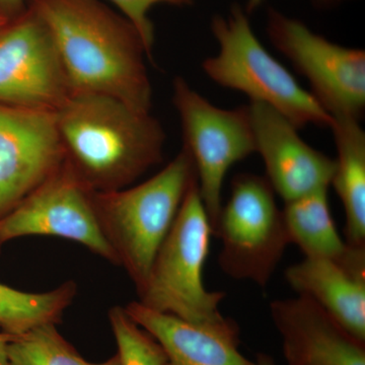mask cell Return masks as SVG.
<instances>
[{
  "label": "cell",
  "instance_id": "cell-1",
  "mask_svg": "<svg viewBox=\"0 0 365 365\" xmlns=\"http://www.w3.org/2000/svg\"><path fill=\"white\" fill-rule=\"evenodd\" d=\"M51 33L74 91L111 96L141 112L153 108L138 31L98 0H28Z\"/></svg>",
  "mask_w": 365,
  "mask_h": 365
},
{
  "label": "cell",
  "instance_id": "cell-2",
  "mask_svg": "<svg viewBox=\"0 0 365 365\" xmlns=\"http://www.w3.org/2000/svg\"><path fill=\"white\" fill-rule=\"evenodd\" d=\"M56 123L64 162L91 191L127 188L163 160L160 121L111 96L74 91Z\"/></svg>",
  "mask_w": 365,
  "mask_h": 365
},
{
  "label": "cell",
  "instance_id": "cell-3",
  "mask_svg": "<svg viewBox=\"0 0 365 365\" xmlns=\"http://www.w3.org/2000/svg\"><path fill=\"white\" fill-rule=\"evenodd\" d=\"M195 180L193 160L182 148L160 173L137 186L93 191L98 225L119 266L133 281L137 294L143 289L158 250Z\"/></svg>",
  "mask_w": 365,
  "mask_h": 365
},
{
  "label": "cell",
  "instance_id": "cell-4",
  "mask_svg": "<svg viewBox=\"0 0 365 365\" xmlns=\"http://www.w3.org/2000/svg\"><path fill=\"white\" fill-rule=\"evenodd\" d=\"M211 32L220 45L218 54L202 63L211 81L269 106L297 129L331 126L333 117L261 44L241 6L234 4L225 16H213Z\"/></svg>",
  "mask_w": 365,
  "mask_h": 365
},
{
  "label": "cell",
  "instance_id": "cell-5",
  "mask_svg": "<svg viewBox=\"0 0 365 365\" xmlns=\"http://www.w3.org/2000/svg\"><path fill=\"white\" fill-rule=\"evenodd\" d=\"M211 235L212 227L195 180L158 250L137 302L196 325L225 323L228 319L220 312L225 292H209L203 282Z\"/></svg>",
  "mask_w": 365,
  "mask_h": 365
},
{
  "label": "cell",
  "instance_id": "cell-6",
  "mask_svg": "<svg viewBox=\"0 0 365 365\" xmlns=\"http://www.w3.org/2000/svg\"><path fill=\"white\" fill-rule=\"evenodd\" d=\"M222 241L223 272L265 288L290 244L282 210L266 178L239 174L213 232Z\"/></svg>",
  "mask_w": 365,
  "mask_h": 365
},
{
  "label": "cell",
  "instance_id": "cell-7",
  "mask_svg": "<svg viewBox=\"0 0 365 365\" xmlns=\"http://www.w3.org/2000/svg\"><path fill=\"white\" fill-rule=\"evenodd\" d=\"M173 103L181 121L182 148L193 160L199 192L215 232L228 170L256 153L248 106L234 110L216 107L180 76L173 83Z\"/></svg>",
  "mask_w": 365,
  "mask_h": 365
},
{
  "label": "cell",
  "instance_id": "cell-8",
  "mask_svg": "<svg viewBox=\"0 0 365 365\" xmlns=\"http://www.w3.org/2000/svg\"><path fill=\"white\" fill-rule=\"evenodd\" d=\"M267 35L274 47L307 78L309 93L332 117L359 120L365 109V52L343 47L302 21L269 9Z\"/></svg>",
  "mask_w": 365,
  "mask_h": 365
},
{
  "label": "cell",
  "instance_id": "cell-9",
  "mask_svg": "<svg viewBox=\"0 0 365 365\" xmlns=\"http://www.w3.org/2000/svg\"><path fill=\"white\" fill-rule=\"evenodd\" d=\"M72 93L49 29L28 6L0 28V104L57 112Z\"/></svg>",
  "mask_w": 365,
  "mask_h": 365
},
{
  "label": "cell",
  "instance_id": "cell-10",
  "mask_svg": "<svg viewBox=\"0 0 365 365\" xmlns=\"http://www.w3.org/2000/svg\"><path fill=\"white\" fill-rule=\"evenodd\" d=\"M32 235L78 242L91 253L119 266L117 255L98 225L93 191L66 162L47 181L0 218V252L7 242Z\"/></svg>",
  "mask_w": 365,
  "mask_h": 365
},
{
  "label": "cell",
  "instance_id": "cell-11",
  "mask_svg": "<svg viewBox=\"0 0 365 365\" xmlns=\"http://www.w3.org/2000/svg\"><path fill=\"white\" fill-rule=\"evenodd\" d=\"M63 163L56 112L0 104V218Z\"/></svg>",
  "mask_w": 365,
  "mask_h": 365
},
{
  "label": "cell",
  "instance_id": "cell-12",
  "mask_svg": "<svg viewBox=\"0 0 365 365\" xmlns=\"http://www.w3.org/2000/svg\"><path fill=\"white\" fill-rule=\"evenodd\" d=\"M248 110L256 153L275 193L288 202L330 187L335 160L304 143L297 127L269 106L251 102Z\"/></svg>",
  "mask_w": 365,
  "mask_h": 365
},
{
  "label": "cell",
  "instance_id": "cell-13",
  "mask_svg": "<svg viewBox=\"0 0 365 365\" xmlns=\"http://www.w3.org/2000/svg\"><path fill=\"white\" fill-rule=\"evenodd\" d=\"M270 314L287 365H365L364 342L306 295L274 300Z\"/></svg>",
  "mask_w": 365,
  "mask_h": 365
},
{
  "label": "cell",
  "instance_id": "cell-14",
  "mask_svg": "<svg viewBox=\"0 0 365 365\" xmlns=\"http://www.w3.org/2000/svg\"><path fill=\"white\" fill-rule=\"evenodd\" d=\"M134 322L162 346L167 365H247L239 351V328L228 319L222 325H196L131 302L124 307Z\"/></svg>",
  "mask_w": 365,
  "mask_h": 365
},
{
  "label": "cell",
  "instance_id": "cell-15",
  "mask_svg": "<svg viewBox=\"0 0 365 365\" xmlns=\"http://www.w3.org/2000/svg\"><path fill=\"white\" fill-rule=\"evenodd\" d=\"M284 275L297 294L313 299L365 343V272L326 259L304 258Z\"/></svg>",
  "mask_w": 365,
  "mask_h": 365
},
{
  "label": "cell",
  "instance_id": "cell-16",
  "mask_svg": "<svg viewBox=\"0 0 365 365\" xmlns=\"http://www.w3.org/2000/svg\"><path fill=\"white\" fill-rule=\"evenodd\" d=\"M282 213L290 244L297 245L306 258L326 259L365 272V249L350 246L338 232L328 189L285 202Z\"/></svg>",
  "mask_w": 365,
  "mask_h": 365
},
{
  "label": "cell",
  "instance_id": "cell-17",
  "mask_svg": "<svg viewBox=\"0 0 365 365\" xmlns=\"http://www.w3.org/2000/svg\"><path fill=\"white\" fill-rule=\"evenodd\" d=\"M330 128L337 150L331 185L344 208L345 241L365 249V132L349 117H333Z\"/></svg>",
  "mask_w": 365,
  "mask_h": 365
},
{
  "label": "cell",
  "instance_id": "cell-18",
  "mask_svg": "<svg viewBox=\"0 0 365 365\" xmlns=\"http://www.w3.org/2000/svg\"><path fill=\"white\" fill-rule=\"evenodd\" d=\"M76 294L78 284L72 280L40 294L0 283V330L18 336L45 324H58Z\"/></svg>",
  "mask_w": 365,
  "mask_h": 365
},
{
  "label": "cell",
  "instance_id": "cell-19",
  "mask_svg": "<svg viewBox=\"0 0 365 365\" xmlns=\"http://www.w3.org/2000/svg\"><path fill=\"white\" fill-rule=\"evenodd\" d=\"M56 325L45 324L14 336L9 345V365H86Z\"/></svg>",
  "mask_w": 365,
  "mask_h": 365
},
{
  "label": "cell",
  "instance_id": "cell-20",
  "mask_svg": "<svg viewBox=\"0 0 365 365\" xmlns=\"http://www.w3.org/2000/svg\"><path fill=\"white\" fill-rule=\"evenodd\" d=\"M108 316L123 365H167L162 346L137 325L124 307H111Z\"/></svg>",
  "mask_w": 365,
  "mask_h": 365
},
{
  "label": "cell",
  "instance_id": "cell-21",
  "mask_svg": "<svg viewBox=\"0 0 365 365\" xmlns=\"http://www.w3.org/2000/svg\"><path fill=\"white\" fill-rule=\"evenodd\" d=\"M110 1L118 7L122 16L135 26L145 45L148 56L153 59L151 55H153L155 40V26L150 18L153 7L163 4L177 6H191L193 0H110Z\"/></svg>",
  "mask_w": 365,
  "mask_h": 365
},
{
  "label": "cell",
  "instance_id": "cell-22",
  "mask_svg": "<svg viewBox=\"0 0 365 365\" xmlns=\"http://www.w3.org/2000/svg\"><path fill=\"white\" fill-rule=\"evenodd\" d=\"M28 9V0H0V16L13 20L25 13Z\"/></svg>",
  "mask_w": 365,
  "mask_h": 365
},
{
  "label": "cell",
  "instance_id": "cell-23",
  "mask_svg": "<svg viewBox=\"0 0 365 365\" xmlns=\"http://www.w3.org/2000/svg\"><path fill=\"white\" fill-rule=\"evenodd\" d=\"M263 1L264 0H248L245 11H246L247 14H252L263 4ZM312 1H313L314 6L329 9V7L338 6L344 0H312Z\"/></svg>",
  "mask_w": 365,
  "mask_h": 365
},
{
  "label": "cell",
  "instance_id": "cell-24",
  "mask_svg": "<svg viewBox=\"0 0 365 365\" xmlns=\"http://www.w3.org/2000/svg\"><path fill=\"white\" fill-rule=\"evenodd\" d=\"M14 336L0 330V365H9V345Z\"/></svg>",
  "mask_w": 365,
  "mask_h": 365
},
{
  "label": "cell",
  "instance_id": "cell-25",
  "mask_svg": "<svg viewBox=\"0 0 365 365\" xmlns=\"http://www.w3.org/2000/svg\"><path fill=\"white\" fill-rule=\"evenodd\" d=\"M247 365H275V364H274L273 359H271V357L267 356V355L262 354L259 355L256 361L248 360Z\"/></svg>",
  "mask_w": 365,
  "mask_h": 365
},
{
  "label": "cell",
  "instance_id": "cell-26",
  "mask_svg": "<svg viewBox=\"0 0 365 365\" xmlns=\"http://www.w3.org/2000/svg\"><path fill=\"white\" fill-rule=\"evenodd\" d=\"M86 365H123V364H122V360L120 359L119 354L116 353L114 356L106 360V361L100 362V364H93V362L88 361Z\"/></svg>",
  "mask_w": 365,
  "mask_h": 365
},
{
  "label": "cell",
  "instance_id": "cell-27",
  "mask_svg": "<svg viewBox=\"0 0 365 365\" xmlns=\"http://www.w3.org/2000/svg\"><path fill=\"white\" fill-rule=\"evenodd\" d=\"M7 21H9V20H7V19L4 18V16H0V28H1V26H4V25H6Z\"/></svg>",
  "mask_w": 365,
  "mask_h": 365
}]
</instances>
